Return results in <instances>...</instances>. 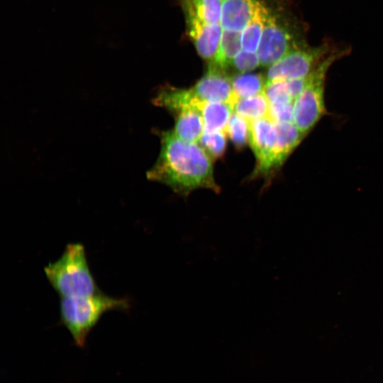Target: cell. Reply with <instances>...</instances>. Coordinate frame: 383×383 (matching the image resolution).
Segmentation results:
<instances>
[{
    "label": "cell",
    "instance_id": "obj_14",
    "mask_svg": "<svg viewBox=\"0 0 383 383\" xmlns=\"http://www.w3.org/2000/svg\"><path fill=\"white\" fill-rule=\"evenodd\" d=\"M204 131H225L234 111L233 106L226 102L205 101L201 106Z\"/></svg>",
    "mask_w": 383,
    "mask_h": 383
},
{
    "label": "cell",
    "instance_id": "obj_7",
    "mask_svg": "<svg viewBox=\"0 0 383 383\" xmlns=\"http://www.w3.org/2000/svg\"><path fill=\"white\" fill-rule=\"evenodd\" d=\"M191 89L202 101L226 102L233 109L238 100L233 92L231 79L224 70L213 64Z\"/></svg>",
    "mask_w": 383,
    "mask_h": 383
},
{
    "label": "cell",
    "instance_id": "obj_3",
    "mask_svg": "<svg viewBox=\"0 0 383 383\" xmlns=\"http://www.w3.org/2000/svg\"><path fill=\"white\" fill-rule=\"evenodd\" d=\"M130 300L113 297L103 292L84 296L61 297L60 321L70 333L79 348L86 345L87 337L101 317L113 310H127Z\"/></svg>",
    "mask_w": 383,
    "mask_h": 383
},
{
    "label": "cell",
    "instance_id": "obj_2",
    "mask_svg": "<svg viewBox=\"0 0 383 383\" xmlns=\"http://www.w3.org/2000/svg\"><path fill=\"white\" fill-rule=\"evenodd\" d=\"M44 273L60 298L102 292L91 271L85 248L80 243L67 244L57 260L45 266Z\"/></svg>",
    "mask_w": 383,
    "mask_h": 383
},
{
    "label": "cell",
    "instance_id": "obj_8",
    "mask_svg": "<svg viewBox=\"0 0 383 383\" xmlns=\"http://www.w3.org/2000/svg\"><path fill=\"white\" fill-rule=\"evenodd\" d=\"M186 12L189 35L199 55L212 62L217 55L220 45L222 34L221 25L204 23L189 6H186Z\"/></svg>",
    "mask_w": 383,
    "mask_h": 383
},
{
    "label": "cell",
    "instance_id": "obj_18",
    "mask_svg": "<svg viewBox=\"0 0 383 383\" xmlns=\"http://www.w3.org/2000/svg\"><path fill=\"white\" fill-rule=\"evenodd\" d=\"M226 133L235 147L241 149L249 142L250 121L233 112L226 126Z\"/></svg>",
    "mask_w": 383,
    "mask_h": 383
},
{
    "label": "cell",
    "instance_id": "obj_11",
    "mask_svg": "<svg viewBox=\"0 0 383 383\" xmlns=\"http://www.w3.org/2000/svg\"><path fill=\"white\" fill-rule=\"evenodd\" d=\"M277 141L274 151V169L278 168L306 136L292 121L274 123Z\"/></svg>",
    "mask_w": 383,
    "mask_h": 383
},
{
    "label": "cell",
    "instance_id": "obj_20",
    "mask_svg": "<svg viewBox=\"0 0 383 383\" xmlns=\"http://www.w3.org/2000/svg\"><path fill=\"white\" fill-rule=\"evenodd\" d=\"M270 104L293 103L294 99L289 92L287 80H267L263 91Z\"/></svg>",
    "mask_w": 383,
    "mask_h": 383
},
{
    "label": "cell",
    "instance_id": "obj_19",
    "mask_svg": "<svg viewBox=\"0 0 383 383\" xmlns=\"http://www.w3.org/2000/svg\"><path fill=\"white\" fill-rule=\"evenodd\" d=\"M226 135L225 131H204L199 143L211 159H218L225 153L227 144Z\"/></svg>",
    "mask_w": 383,
    "mask_h": 383
},
{
    "label": "cell",
    "instance_id": "obj_1",
    "mask_svg": "<svg viewBox=\"0 0 383 383\" xmlns=\"http://www.w3.org/2000/svg\"><path fill=\"white\" fill-rule=\"evenodd\" d=\"M160 138L159 157L147 172L149 180L165 184L184 197L200 188L220 192L212 159L201 145L179 138L172 131H162Z\"/></svg>",
    "mask_w": 383,
    "mask_h": 383
},
{
    "label": "cell",
    "instance_id": "obj_16",
    "mask_svg": "<svg viewBox=\"0 0 383 383\" xmlns=\"http://www.w3.org/2000/svg\"><path fill=\"white\" fill-rule=\"evenodd\" d=\"M270 104L262 92L257 95L240 99L234 107V112L249 121L268 116Z\"/></svg>",
    "mask_w": 383,
    "mask_h": 383
},
{
    "label": "cell",
    "instance_id": "obj_10",
    "mask_svg": "<svg viewBox=\"0 0 383 383\" xmlns=\"http://www.w3.org/2000/svg\"><path fill=\"white\" fill-rule=\"evenodd\" d=\"M204 102L194 96L191 88L184 89L170 86L162 87L152 100L155 105L165 108L174 115L189 108L201 109Z\"/></svg>",
    "mask_w": 383,
    "mask_h": 383
},
{
    "label": "cell",
    "instance_id": "obj_15",
    "mask_svg": "<svg viewBox=\"0 0 383 383\" xmlns=\"http://www.w3.org/2000/svg\"><path fill=\"white\" fill-rule=\"evenodd\" d=\"M267 79L260 73L241 72L231 79L234 94L238 99L263 92Z\"/></svg>",
    "mask_w": 383,
    "mask_h": 383
},
{
    "label": "cell",
    "instance_id": "obj_6",
    "mask_svg": "<svg viewBox=\"0 0 383 383\" xmlns=\"http://www.w3.org/2000/svg\"><path fill=\"white\" fill-rule=\"evenodd\" d=\"M276 141L275 123L268 116L250 121L249 143L256 159L253 176L267 175L274 170Z\"/></svg>",
    "mask_w": 383,
    "mask_h": 383
},
{
    "label": "cell",
    "instance_id": "obj_21",
    "mask_svg": "<svg viewBox=\"0 0 383 383\" xmlns=\"http://www.w3.org/2000/svg\"><path fill=\"white\" fill-rule=\"evenodd\" d=\"M231 66L241 73L252 71L260 65L257 54L240 51L233 58Z\"/></svg>",
    "mask_w": 383,
    "mask_h": 383
},
{
    "label": "cell",
    "instance_id": "obj_9",
    "mask_svg": "<svg viewBox=\"0 0 383 383\" xmlns=\"http://www.w3.org/2000/svg\"><path fill=\"white\" fill-rule=\"evenodd\" d=\"M257 0H223L220 24L223 33L240 36L252 18Z\"/></svg>",
    "mask_w": 383,
    "mask_h": 383
},
{
    "label": "cell",
    "instance_id": "obj_5",
    "mask_svg": "<svg viewBox=\"0 0 383 383\" xmlns=\"http://www.w3.org/2000/svg\"><path fill=\"white\" fill-rule=\"evenodd\" d=\"M339 48L330 40H325L318 45L306 44L295 48L268 67L266 79L291 80L305 78Z\"/></svg>",
    "mask_w": 383,
    "mask_h": 383
},
{
    "label": "cell",
    "instance_id": "obj_22",
    "mask_svg": "<svg viewBox=\"0 0 383 383\" xmlns=\"http://www.w3.org/2000/svg\"><path fill=\"white\" fill-rule=\"evenodd\" d=\"M293 103L270 104L268 117L274 122L292 121Z\"/></svg>",
    "mask_w": 383,
    "mask_h": 383
},
{
    "label": "cell",
    "instance_id": "obj_12",
    "mask_svg": "<svg viewBox=\"0 0 383 383\" xmlns=\"http://www.w3.org/2000/svg\"><path fill=\"white\" fill-rule=\"evenodd\" d=\"M175 116V124L172 130L174 134L184 141L197 143L204 133L201 109L189 108L180 111Z\"/></svg>",
    "mask_w": 383,
    "mask_h": 383
},
{
    "label": "cell",
    "instance_id": "obj_17",
    "mask_svg": "<svg viewBox=\"0 0 383 383\" xmlns=\"http://www.w3.org/2000/svg\"><path fill=\"white\" fill-rule=\"evenodd\" d=\"M223 0H186L200 19L209 25L220 24ZM221 25V24H220Z\"/></svg>",
    "mask_w": 383,
    "mask_h": 383
},
{
    "label": "cell",
    "instance_id": "obj_13",
    "mask_svg": "<svg viewBox=\"0 0 383 383\" xmlns=\"http://www.w3.org/2000/svg\"><path fill=\"white\" fill-rule=\"evenodd\" d=\"M270 13L262 2L256 1L252 18L241 34V51L257 54L264 26Z\"/></svg>",
    "mask_w": 383,
    "mask_h": 383
},
{
    "label": "cell",
    "instance_id": "obj_4",
    "mask_svg": "<svg viewBox=\"0 0 383 383\" xmlns=\"http://www.w3.org/2000/svg\"><path fill=\"white\" fill-rule=\"evenodd\" d=\"M350 50L346 47H340L307 76L304 89L293 104L292 122L304 135L310 132L326 113L324 92L328 71Z\"/></svg>",
    "mask_w": 383,
    "mask_h": 383
}]
</instances>
